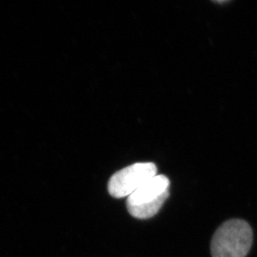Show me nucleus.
Returning a JSON list of instances; mask_svg holds the SVG:
<instances>
[{"label":"nucleus","instance_id":"obj_1","mask_svg":"<svg viewBox=\"0 0 257 257\" xmlns=\"http://www.w3.org/2000/svg\"><path fill=\"white\" fill-rule=\"evenodd\" d=\"M252 230L246 221L233 219L222 224L214 234L212 257H245L252 244Z\"/></svg>","mask_w":257,"mask_h":257},{"label":"nucleus","instance_id":"obj_2","mask_svg":"<svg viewBox=\"0 0 257 257\" xmlns=\"http://www.w3.org/2000/svg\"><path fill=\"white\" fill-rule=\"evenodd\" d=\"M170 181L164 175H156L129 196L126 206L135 218L148 219L155 216L169 197Z\"/></svg>","mask_w":257,"mask_h":257},{"label":"nucleus","instance_id":"obj_3","mask_svg":"<svg viewBox=\"0 0 257 257\" xmlns=\"http://www.w3.org/2000/svg\"><path fill=\"white\" fill-rule=\"evenodd\" d=\"M153 163H139L116 172L108 182V192L116 198L131 196L143 184L157 175Z\"/></svg>","mask_w":257,"mask_h":257}]
</instances>
